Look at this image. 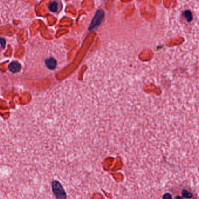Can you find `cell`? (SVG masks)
Listing matches in <instances>:
<instances>
[{
  "mask_svg": "<svg viewBox=\"0 0 199 199\" xmlns=\"http://www.w3.org/2000/svg\"><path fill=\"white\" fill-rule=\"evenodd\" d=\"M104 17V11L102 10H98L96 12L94 18H93V19L90 23V25L89 27V30L92 31V30L94 29L95 28H97L103 22Z\"/></svg>",
  "mask_w": 199,
  "mask_h": 199,
  "instance_id": "1",
  "label": "cell"
},
{
  "mask_svg": "<svg viewBox=\"0 0 199 199\" xmlns=\"http://www.w3.org/2000/svg\"><path fill=\"white\" fill-rule=\"evenodd\" d=\"M45 64L50 70H54L56 66V61L52 57L48 58L45 61Z\"/></svg>",
  "mask_w": 199,
  "mask_h": 199,
  "instance_id": "3",
  "label": "cell"
},
{
  "mask_svg": "<svg viewBox=\"0 0 199 199\" xmlns=\"http://www.w3.org/2000/svg\"><path fill=\"white\" fill-rule=\"evenodd\" d=\"M8 69L11 73H13L19 72L21 70V65L17 61H13L9 65Z\"/></svg>",
  "mask_w": 199,
  "mask_h": 199,
  "instance_id": "2",
  "label": "cell"
},
{
  "mask_svg": "<svg viewBox=\"0 0 199 199\" xmlns=\"http://www.w3.org/2000/svg\"><path fill=\"white\" fill-rule=\"evenodd\" d=\"M49 10L53 12H55L58 10V4L56 2L54 1L49 6Z\"/></svg>",
  "mask_w": 199,
  "mask_h": 199,
  "instance_id": "4",
  "label": "cell"
},
{
  "mask_svg": "<svg viewBox=\"0 0 199 199\" xmlns=\"http://www.w3.org/2000/svg\"><path fill=\"white\" fill-rule=\"evenodd\" d=\"M6 41L4 38L0 37V44L2 46L3 49H4L6 47Z\"/></svg>",
  "mask_w": 199,
  "mask_h": 199,
  "instance_id": "5",
  "label": "cell"
}]
</instances>
